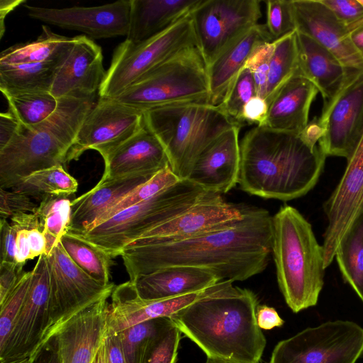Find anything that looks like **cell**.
Listing matches in <instances>:
<instances>
[{"label":"cell","instance_id":"8992f818","mask_svg":"<svg viewBox=\"0 0 363 363\" xmlns=\"http://www.w3.org/2000/svg\"><path fill=\"white\" fill-rule=\"evenodd\" d=\"M145 124L165 150L169 167L180 179H187L203 150L227 130L241 124L218 106L186 104L143 111Z\"/></svg>","mask_w":363,"mask_h":363},{"label":"cell","instance_id":"9a60e30c","mask_svg":"<svg viewBox=\"0 0 363 363\" xmlns=\"http://www.w3.org/2000/svg\"><path fill=\"white\" fill-rule=\"evenodd\" d=\"M32 271L27 297L5 345L0 350V363L30 357L48 328L50 275L45 255L38 257Z\"/></svg>","mask_w":363,"mask_h":363},{"label":"cell","instance_id":"4fadbf2b","mask_svg":"<svg viewBox=\"0 0 363 363\" xmlns=\"http://www.w3.org/2000/svg\"><path fill=\"white\" fill-rule=\"evenodd\" d=\"M324 136L318 146L327 156L351 157L363 135V69H350L341 88L324 101L318 117Z\"/></svg>","mask_w":363,"mask_h":363},{"label":"cell","instance_id":"4dcf8cb0","mask_svg":"<svg viewBox=\"0 0 363 363\" xmlns=\"http://www.w3.org/2000/svg\"><path fill=\"white\" fill-rule=\"evenodd\" d=\"M77 36L65 37L43 26L41 35L35 40L18 43L3 50L0 65L55 62L64 64Z\"/></svg>","mask_w":363,"mask_h":363},{"label":"cell","instance_id":"5bb4252c","mask_svg":"<svg viewBox=\"0 0 363 363\" xmlns=\"http://www.w3.org/2000/svg\"><path fill=\"white\" fill-rule=\"evenodd\" d=\"M145 125L143 111L110 98L99 97L84 120L67 163L77 160L88 150L104 158Z\"/></svg>","mask_w":363,"mask_h":363},{"label":"cell","instance_id":"c3c4849f","mask_svg":"<svg viewBox=\"0 0 363 363\" xmlns=\"http://www.w3.org/2000/svg\"><path fill=\"white\" fill-rule=\"evenodd\" d=\"M17 231L6 219H0L1 262L16 264Z\"/></svg>","mask_w":363,"mask_h":363},{"label":"cell","instance_id":"d4e9b609","mask_svg":"<svg viewBox=\"0 0 363 363\" xmlns=\"http://www.w3.org/2000/svg\"><path fill=\"white\" fill-rule=\"evenodd\" d=\"M318 92L310 80L296 72L269 103L262 126L299 135L308 123L310 108Z\"/></svg>","mask_w":363,"mask_h":363},{"label":"cell","instance_id":"7402d4cb","mask_svg":"<svg viewBox=\"0 0 363 363\" xmlns=\"http://www.w3.org/2000/svg\"><path fill=\"white\" fill-rule=\"evenodd\" d=\"M211 287L174 298L145 300L139 297L130 281L123 283L115 286L111 295L106 315L107 332L116 333L149 320L170 318L206 294Z\"/></svg>","mask_w":363,"mask_h":363},{"label":"cell","instance_id":"e7e4bbea","mask_svg":"<svg viewBox=\"0 0 363 363\" xmlns=\"http://www.w3.org/2000/svg\"><path fill=\"white\" fill-rule=\"evenodd\" d=\"M30 357H26V358H21L18 359H15L13 361H10L5 363H28L29 361Z\"/></svg>","mask_w":363,"mask_h":363},{"label":"cell","instance_id":"e0dca14e","mask_svg":"<svg viewBox=\"0 0 363 363\" xmlns=\"http://www.w3.org/2000/svg\"><path fill=\"white\" fill-rule=\"evenodd\" d=\"M242 217V204L228 203L221 194L208 191L189 208L146 231L126 247L186 239L224 226Z\"/></svg>","mask_w":363,"mask_h":363},{"label":"cell","instance_id":"2e32d148","mask_svg":"<svg viewBox=\"0 0 363 363\" xmlns=\"http://www.w3.org/2000/svg\"><path fill=\"white\" fill-rule=\"evenodd\" d=\"M323 210L328 220L322 245L326 269L335 258L342 237L363 212V135Z\"/></svg>","mask_w":363,"mask_h":363},{"label":"cell","instance_id":"816d5d0a","mask_svg":"<svg viewBox=\"0 0 363 363\" xmlns=\"http://www.w3.org/2000/svg\"><path fill=\"white\" fill-rule=\"evenodd\" d=\"M23 271L17 264L0 263V303L2 302L18 283Z\"/></svg>","mask_w":363,"mask_h":363},{"label":"cell","instance_id":"680465c9","mask_svg":"<svg viewBox=\"0 0 363 363\" xmlns=\"http://www.w3.org/2000/svg\"><path fill=\"white\" fill-rule=\"evenodd\" d=\"M28 259H31L28 233L25 229H19L16 235V264L23 269Z\"/></svg>","mask_w":363,"mask_h":363},{"label":"cell","instance_id":"be15d7a7","mask_svg":"<svg viewBox=\"0 0 363 363\" xmlns=\"http://www.w3.org/2000/svg\"><path fill=\"white\" fill-rule=\"evenodd\" d=\"M205 363H235V362H227V361L216 359H213V358H207Z\"/></svg>","mask_w":363,"mask_h":363},{"label":"cell","instance_id":"5b68a950","mask_svg":"<svg viewBox=\"0 0 363 363\" xmlns=\"http://www.w3.org/2000/svg\"><path fill=\"white\" fill-rule=\"evenodd\" d=\"M272 253L277 282L294 313L317 304L324 285V256L311 223L294 207L284 205L272 216Z\"/></svg>","mask_w":363,"mask_h":363},{"label":"cell","instance_id":"9f6ffc18","mask_svg":"<svg viewBox=\"0 0 363 363\" xmlns=\"http://www.w3.org/2000/svg\"><path fill=\"white\" fill-rule=\"evenodd\" d=\"M105 342L107 363H127L117 333L107 332Z\"/></svg>","mask_w":363,"mask_h":363},{"label":"cell","instance_id":"f907efd6","mask_svg":"<svg viewBox=\"0 0 363 363\" xmlns=\"http://www.w3.org/2000/svg\"><path fill=\"white\" fill-rule=\"evenodd\" d=\"M28 363H61L58 345L55 335L43 340L30 356Z\"/></svg>","mask_w":363,"mask_h":363},{"label":"cell","instance_id":"ab89813d","mask_svg":"<svg viewBox=\"0 0 363 363\" xmlns=\"http://www.w3.org/2000/svg\"><path fill=\"white\" fill-rule=\"evenodd\" d=\"M171 320L169 317L157 318L116 333L127 363H142L150 340Z\"/></svg>","mask_w":363,"mask_h":363},{"label":"cell","instance_id":"f1b7e54d","mask_svg":"<svg viewBox=\"0 0 363 363\" xmlns=\"http://www.w3.org/2000/svg\"><path fill=\"white\" fill-rule=\"evenodd\" d=\"M296 72L310 80L324 101L332 99L345 82L350 68L344 67L328 50L308 35L296 31Z\"/></svg>","mask_w":363,"mask_h":363},{"label":"cell","instance_id":"94428289","mask_svg":"<svg viewBox=\"0 0 363 363\" xmlns=\"http://www.w3.org/2000/svg\"><path fill=\"white\" fill-rule=\"evenodd\" d=\"M350 36L355 48L363 57V27L352 33Z\"/></svg>","mask_w":363,"mask_h":363},{"label":"cell","instance_id":"ac0fdd59","mask_svg":"<svg viewBox=\"0 0 363 363\" xmlns=\"http://www.w3.org/2000/svg\"><path fill=\"white\" fill-rule=\"evenodd\" d=\"M131 0H120L101 6L49 9L26 5L28 15L35 20L63 29L86 34L93 39L127 35Z\"/></svg>","mask_w":363,"mask_h":363},{"label":"cell","instance_id":"6125c7cd","mask_svg":"<svg viewBox=\"0 0 363 363\" xmlns=\"http://www.w3.org/2000/svg\"><path fill=\"white\" fill-rule=\"evenodd\" d=\"M105 339L97 351L92 363H107Z\"/></svg>","mask_w":363,"mask_h":363},{"label":"cell","instance_id":"44dd1931","mask_svg":"<svg viewBox=\"0 0 363 363\" xmlns=\"http://www.w3.org/2000/svg\"><path fill=\"white\" fill-rule=\"evenodd\" d=\"M106 72L101 48L86 35H78L56 74L50 93L57 99H96Z\"/></svg>","mask_w":363,"mask_h":363},{"label":"cell","instance_id":"f6af8a7d","mask_svg":"<svg viewBox=\"0 0 363 363\" xmlns=\"http://www.w3.org/2000/svg\"><path fill=\"white\" fill-rule=\"evenodd\" d=\"M274 43H265L257 47L245 65L253 77L257 95L264 99L270 59Z\"/></svg>","mask_w":363,"mask_h":363},{"label":"cell","instance_id":"d590c367","mask_svg":"<svg viewBox=\"0 0 363 363\" xmlns=\"http://www.w3.org/2000/svg\"><path fill=\"white\" fill-rule=\"evenodd\" d=\"M264 99L269 104L274 96L297 71L296 30L273 42Z\"/></svg>","mask_w":363,"mask_h":363},{"label":"cell","instance_id":"603a6c76","mask_svg":"<svg viewBox=\"0 0 363 363\" xmlns=\"http://www.w3.org/2000/svg\"><path fill=\"white\" fill-rule=\"evenodd\" d=\"M240 128L235 125L227 130L211 143L196 161L187 179L206 191L220 194L237 185L240 164Z\"/></svg>","mask_w":363,"mask_h":363},{"label":"cell","instance_id":"52a82bcc","mask_svg":"<svg viewBox=\"0 0 363 363\" xmlns=\"http://www.w3.org/2000/svg\"><path fill=\"white\" fill-rule=\"evenodd\" d=\"M206 191L189 179L180 180L150 199L77 235L115 258L146 231L189 208Z\"/></svg>","mask_w":363,"mask_h":363},{"label":"cell","instance_id":"7a4b0ae2","mask_svg":"<svg viewBox=\"0 0 363 363\" xmlns=\"http://www.w3.org/2000/svg\"><path fill=\"white\" fill-rule=\"evenodd\" d=\"M258 305L251 290L220 281L170 318L208 358L259 363L266 338L256 320Z\"/></svg>","mask_w":363,"mask_h":363},{"label":"cell","instance_id":"e575fe53","mask_svg":"<svg viewBox=\"0 0 363 363\" xmlns=\"http://www.w3.org/2000/svg\"><path fill=\"white\" fill-rule=\"evenodd\" d=\"M64 167L58 165L35 172L22 179L11 189L40 202L50 196L73 195L78 183Z\"/></svg>","mask_w":363,"mask_h":363},{"label":"cell","instance_id":"7c38bea8","mask_svg":"<svg viewBox=\"0 0 363 363\" xmlns=\"http://www.w3.org/2000/svg\"><path fill=\"white\" fill-rule=\"evenodd\" d=\"M198 48L207 67L233 42L257 25V0H201L191 12Z\"/></svg>","mask_w":363,"mask_h":363},{"label":"cell","instance_id":"d6a6232c","mask_svg":"<svg viewBox=\"0 0 363 363\" xmlns=\"http://www.w3.org/2000/svg\"><path fill=\"white\" fill-rule=\"evenodd\" d=\"M335 258L344 281L363 302V212L342 237Z\"/></svg>","mask_w":363,"mask_h":363},{"label":"cell","instance_id":"6da1fadb","mask_svg":"<svg viewBox=\"0 0 363 363\" xmlns=\"http://www.w3.org/2000/svg\"><path fill=\"white\" fill-rule=\"evenodd\" d=\"M242 217L191 238L126 247L122 251L129 281L174 266L201 268L220 281H245L262 272L272 253V219L264 208L242 205Z\"/></svg>","mask_w":363,"mask_h":363},{"label":"cell","instance_id":"11a10c76","mask_svg":"<svg viewBox=\"0 0 363 363\" xmlns=\"http://www.w3.org/2000/svg\"><path fill=\"white\" fill-rule=\"evenodd\" d=\"M325 129L324 125L319 121L318 117L315 116L311 121H308L306 126L298 135L303 142L310 148L314 149L324 136Z\"/></svg>","mask_w":363,"mask_h":363},{"label":"cell","instance_id":"f546056e","mask_svg":"<svg viewBox=\"0 0 363 363\" xmlns=\"http://www.w3.org/2000/svg\"><path fill=\"white\" fill-rule=\"evenodd\" d=\"M201 0H131L125 40L140 43L189 15Z\"/></svg>","mask_w":363,"mask_h":363},{"label":"cell","instance_id":"ee69618b","mask_svg":"<svg viewBox=\"0 0 363 363\" xmlns=\"http://www.w3.org/2000/svg\"><path fill=\"white\" fill-rule=\"evenodd\" d=\"M266 7L265 26L273 42L296 30L291 0H268Z\"/></svg>","mask_w":363,"mask_h":363},{"label":"cell","instance_id":"1f68e13d","mask_svg":"<svg viewBox=\"0 0 363 363\" xmlns=\"http://www.w3.org/2000/svg\"><path fill=\"white\" fill-rule=\"evenodd\" d=\"M63 64L55 62L0 65V90L4 95L28 91H50Z\"/></svg>","mask_w":363,"mask_h":363},{"label":"cell","instance_id":"7dc6e473","mask_svg":"<svg viewBox=\"0 0 363 363\" xmlns=\"http://www.w3.org/2000/svg\"><path fill=\"white\" fill-rule=\"evenodd\" d=\"M38 206L25 194L0 188V217L2 219L18 213H34Z\"/></svg>","mask_w":363,"mask_h":363},{"label":"cell","instance_id":"277c9868","mask_svg":"<svg viewBox=\"0 0 363 363\" xmlns=\"http://www.w3.org/2000/svg\"><path fill=\"white\" fill-rule=\"evenodd\" d=\"M55 111L33 126L20 128L0 149V188L12 189L28 175L67 163L68 152L96 99H57Z\"/></svg>","mask_w":363,"mask_h":363},{"label":"cell","instance_id":"74e56055","mask_svg":"<svg viewBox=\"0 0 363 363\" xmlns=\"http://www.w3.org/2000/svg\"><path fill=\"white\" fill-rule=\"evenodd\" d=\"M9 111L24 126H33L48 118L56 110L58 99L50 91H28L4 95Z\"/></svg>","mask_w":363,"mask_h":363},{"label":"cell","instance_id":"d6986e66","mask_svg":"<svg viewBox=\"0 0 363 363\" xmlns=\"http://www.w3.org/2000/svg\"><path fill=\"white\" fill-rule=\"evenodd\" d=\"M296 31L332 52L345 67L363 69V57L348 29L320 0H291Z\"/></svg>","mask_w":363,"mask_h":363},{"label":"cell","instance_id":"cb8c5ba5","mask_svg":"<svg viewBox=\"0 0 363 363\" xmlns=\"http://www.w3.org/2000/svg\"><path fill=\"white\" fill-rule=\"evenodd\" d=\"M103 159L104 173L99 182L133 174H155L169 166L164 148L145 124Z\"/></svg>","mask_w":363,"mask_h":363},{"label":"cell","instance_id":"f5cc1de1","mask_svg":"<svg viewBox=\"0 0 363 363\" xmlns=\"http://www.w3.org/2000/svg\"><path fill=\"white\" fill-rule=\"evenodd\" d=\"M256 320L259 328L264 330L281 327L284 323L275 308L266 305H258L257 307Z\"/></svg>","mask_w":363,"mask_h":363},{"label":"cell","instance_id":"ba28073f","mask_svg":"<svg viewBox=\"0 0 363 363\" xmlns=\"http://www.w3.org/2000/svg\"><path fill=\"white\" fill-rule=\"evenodd\" d=\"M210 96L207 65L195 47L147 72L113 99L145 111L169 105L209 104Z\"/></svg>","mask_w":363,"mask_h":363},{"label":"cell","instance_id":"bcb514c9","mask_svg":"<svg viewBox=\"0 0 363 363\" xmlns=\"http://www.w3.org/2000/svg\"><path fill=\"white\" fill-rule=\"evenodd\" d=\"M350 34L363 27V6L358 0H320Z\"/></svg>","mask_w":363,"mask_h":363},{"label":"cell","instance_id":"ffe728a7","mask_svg":"<svg viewBox=\"0 0 363 363\" xmlns=\"http://www.w3.org/2000/svg\"><path fill=\"white\" fill-rule=\"evenodd\" d=\"M108 298L77 313L52 335L57 342L61 363H92L107 335Z\"/></svg>","mask_w":363,"mask_h":363},{"label":"cell","instance_id":"db71d44e","mask_svg":"<svg viewBox=\"0 0 363 363\" xmlns=\"http://www.w3.org/2000/svg\"><path fill=\"white\" fill-rule=\"evenodd\" d=\"M20 125L19 121L9 110L0 113V149L9 143Z\"/></svg>","mask_w":363,"mask_h":363},{"label":"cell","instance_id":"9c48e42d","mask_svg":"<svg viewBox=\"0 0 363 363\" xmlns=\"http://www.w3.org/2000/svg\"><path fill=\"white\" fill-rule=\"evenodd\" d=\"M195 47L191 13L144 42L135 44L125 40L115 50L99 97L115 98L147 72Z\"/></svg>","mask_w":363,"mask_h":363},{"label":"cell","instance_id":"8d00e7d4","mask_svg":"<svg viewBox=\"0 0 363 363\" xmlns=\"http://www.w3.org/2000/svg\"><path fill=\"white\" fill-rule=\"evenodd\" d=\"M73 196L48 197L40 202L34 212L39 218L47 240V255L69 231Z\"/></svg>","mask_w":363,"mask_h":363},{"label":"cell","instance_id":"60d3db41","mask_svg":"<svg viewBox=\"0 0 363 363\" xmlns=\"http://www.w3.org/2000/svg\"><path fill=\"white\" fill-rule=\"evenodd\" d=\"M33 279V271L23 272L18 283L0 303V350L5 345L25 300Z\"/></svg>","mask_w":363,"mask_h":363},{"label":"cell","instance_id":"f35d334b","mask_svg":"<svg viewBox=\"0 0 363 363\" xmlns=\"http://www.w3.org/2000/svg\"><path fill=\"white\" fill-rule=\"evenodd\" d=\"M179 181L169 166L164 168L107 208L88 229L109 219L124 209L150 199Z\"/></svg>","mask_w":363,"mask_h":363},{"label":"cell","instance_id":"6f0895ef","mask_svg":"<svg viewBox=\"0 0 363 363\" xmlns=\"http://www.w3.org/2000/svg\"><path fill=\"white\" fill-rule=\"evenodd\" d=\"M28 241L31 251V259L47 255V240L41 227L27 229Z\"/></svg>","mask_w":363,"mask_h":363},{"label":"cell","instance_id":"484cf974","mask_svg":"<svg viewBox=\"0 0 363 363\" xmlns=\"http://www.w3.org/2000/svg\"><path fill=\"white\" fill-rule=\"evenodd\" d=\"M219 281L209 270L174 266L140 275L130 282L140 298L157 300L202 291Z\"/></svg>","mask_w":363,"mask_h":363},{"label":"cell","instance_id":"91938a15","mask_svg":"<svg viewBox=\"0 0 363 363\" xmlns=\"http://www.w3.org/2000/svg\"><path fill=\"white\" fill-rule=\"evenodd\" d=\"M26 0H1L0 1V38L5 31L4 19L6 16L16 7L26 3Z\"/></svg>","mask_w":363,"mask_h":363},{"label":"cell","instance_id":"83f0119b","mask_svg":"<svg viewBox=\"0 0 363 363\" xmlns=\"http://www.w3.org/2000/svg\"><path fill=\"white\" fill-rule=\"evenodd\" d=\"M153 175L133 174L98 182L91 190L72 201L69 232L77 234L87 230L107 208Z\"/></svg>","mask_w":363,"mask_h":363},{"label":"cell","instance_id":"681fc988","mask_svg":"<svg viewBox=\"0 0 363 363\" xmlns=\"http://www.w3.org/2000/svg\"><path fill=\"white\" fill-rule=\"evenodd\" d=\"M269 106L266 100L260 96L252 98L244 106L241 116V123L257 124L262 126L267 118Z\"/></svg>","mask_w":363,"mask_h":363},{"label":"cell","instance_id":"3957f363","mask_svg":"<svg viewBox=\"0 0 363 363\" xmlns=\"http://www.w3.org/2000/svg\"><path fill=\"white\" fill-rule=\"evenodd\" d=\"M326 155L292 133L255 126L240 143L238 184L251 195L288 201L302 197L318 183Z\"/></svg>","mask_w":363,"mask_h":363},{"label":"cell","instance_id":"b9f144b4","mask_svg":"<svg viewBox=\"0 0 363 363\" xmlns=\"http://www.w3.org/2000/svg\"><path fill=\"white\" fill-rule=\"evenodd\" d=\"M257 95L250 70L243 67L228 88L223 101L218 106L229 117L242 125L241 116L245 105Z\"/></svg>","mask_w":363,"mask_h":363},{"label":"cell","instance_id":"7bdbcfd3","mask_svg":"<svg viewBox=\"0 0 363 363\" xmlns=\"http://www.w3.org/2000/svg\"><path fill=\"white\" fill-rule=\"evenodd\" d=\"M182 333L171 320L150 340L142 363H176Z\"/></svg>","mask_w":363,"mask_h":363},{"label":"cell","instance_id":"30bf717a","mask_svg":"<svg viewBox=\"0 0 363 363\" xmlns=\"http://www.w3.org/2000/svg\"><path fill=\"white\" fill-rule=\"evenodd\" d=\"M363 357V328L328 321L279 342L269 363H355Z\"/></svg>","mask_w":363,"mask_h":363},{"label":"cell","instance_id":"836d02e7","mask_svg":"<svg viewBox=\"0 0 363 363\" xmlns=\"http://www.w3.org/2000/svg\"><path fill=\"white\" fill-rule=\"evenodd\" d=\"M60 242L69 258L89 276L101 284H111L113 258L109 255L82 236L69 231L62 235Z\"/></svg>","mask_w":363,"mask_h":363},{"label":"cell","instance_id":"8fae6325","mask_svg":"<svg viewBox=\"0 0 363 363\" xmlns=\"http://www.w3.org/2000/svg\"><path fill=\"white\" fill-rule=\"evenodd\" d=\"M46 259L50 275L49 320L43 340L77 313L110 297L116 286L113 283L101 284L89 276L69 258L60 242Z\"/></svg>","mask_w":363,"mask_h":363},{"label":"cell","instance_id":"4316f807","mask_svg":"<svg viewBox=\"0 0 363 363\" xmlns=\"http://www.w3.org/2000/svg\"><path fill=\"white\" fill-rule=\"evenodd\" d=\"M272 42L265 24L257 23L223 51L207 67L211 94L209 104H220L255 49L263 43Z\"/></svg>","mask_w":363,"mask_h":363}]
</instances>
